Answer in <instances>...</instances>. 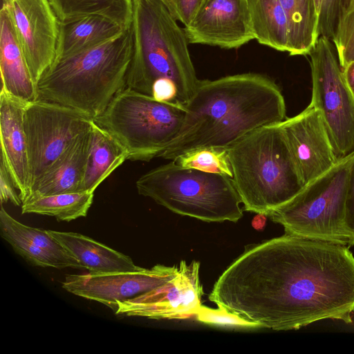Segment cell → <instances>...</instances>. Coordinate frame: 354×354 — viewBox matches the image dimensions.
<instances>
[{
	"label": "cell",
	"instance_id": "28",
	"mask_svg": "<svg viewBox=\"0 0 354 354\" xmlns=\"http://www.w3.org/2000/svg\"><path fill=\"white\" fill-rule=\"evenodd\" d=\"M332 40L341 68L354 62V6L341 16Z\"/></svg>",
	"mask_w": 354,
	"mask_h": 354
},
{
	"label": "cell",
	"instance_id": "10",
	"mask_svg": "<svg viewBox=\"0 0 354 354\" xmlns=\"http://www.w3.org/2000/svg\"><path fill=\"white\" fill-rule=\"evenodd\" d=\"M93 122V118L87 114L56 102L39 99L28 102L24 127L30 191L53 162L77 138L88 131Z\"/></svg>",
	"mask_w": 354,
	"mask_h": 354
},
{
	"label": "cell",
	"instance_id": "13",
	"mask_svg": "<svg viewBox=\"0 0 354 354\" xmlns=\"http://www.w3.org/2000/svg\"><path fill=\"white\" fill-rule=\"evenodd\" d=\"M178 266L158 264L151 268L109 273L71 274L62 283L66 291L100 302L113 311L116 304L155 289L173 279Z\"/></svg>",
	"mask_w": 354,
	"mask_h": 354
},
{
	"label": "cell",
	"instance_id": "3",
	"mask_svg": "<svg viewBox=\"0 0 354 354\" xmlns=\"http://www.w3.org/2000/svg\"><path fill=\"white\" fill-rule=\"evenodd\" d=\"M133 48L131 26L104 44L55 60L37 83L38 99L75 109L94 119L126 88Z\"/></svg>",
	"mask_w": 354,
	"mask_h": 354
},
{
	"label": "cell",
	"instance_id": "24",
	"mask_svg": "<svg viewBox=\"0 0 354 354\" xmlns=\"http://www.w3.org/2000/svg\"><path fill=\"white\" fill-rule=\"evenodd\" d=\"M59 21L91 15L110 19L124 29L131 28L132 0H49Z\"/></svg>",
	"mask_w": 354,
	"mask_h": 354
},
{
	"label": "cell",
	"instance_id": "34",
	"mask_svg": "<svg viewBox=\"0 0 354 354\" xmlns=\"http://www.w3.org/2000/svg\"><path fill=\"white\" fill-rule=\"evenodd\" d=\"M342 70L345 82L354 95V62L348 64Z\"/></svg>",
	"mask_w": 354,
	"mask_h": 354
},
{
	"label": "cell",
	"instance_id": "23",
	"mask_svg": "<svg viewBox=\"0 0 354 354\" xmlns=\"http://www.w3.org/2000/svg\"><path fill=\"white\" fill-rule=\"evenodd\" d=\"M286 14L290 55L309 53L318 39L319 16L314 0H279Z\"/></svg>",
	"mask_w": 354,
	"mask_h": 354
},
{
	"label": "cell",
	"instance_id": "6",
	"mask_svg": "<svg viewBox=\"0 0 354 354\" xmlns=\"http://www.w3.org/2000/svg\"><path fill=\"white\" fill-rule=\"evenodd\" d=\"M136 186L170 211L206 222H236L242 203L229 176L183 167L174 160L141 176Z\"/></svg>",
	"mask_w": 354,
	"mask_h": 354
},
{
	"label": "cell",
	"instance_id": "12",
	"mask_svg": "<svg viewBox=\"0 0 354 354\" xmlns=\"http://www.w3.org/2000/svg\"><path fill=\"white\" fill-rule=\"evenodd\" d=\"M2 6L37 85L55 58L59 19L49 0H2Z\"/></svg>",
	"mask_w": 354,
	"mask_h": 354
},
{
	"label": "cell",
	"instance_id": "7",
	"mask_svg": "<svg viewBox=\"0 0 354 354\" xmlns=\"http://www.w3.org/2000/svg\"><path fill=\"white\" fill-rule=\"evenodd\" d=\"M354 152L339 159L328 171L306 184L290 200L268 216L286 234L346 245V203Z\"/></svg>",
	"mask_w": 354,
	"mask_h": 354
},
{
	"label": "cell",
	"instance_id": "29",
	"mask_svg": "<svg viewBox=\"0 0 354 354\" xmlns=\"http://www.w3.org/2000/svg\"><path fill=\"white\" fill-rule=\"evenodd\" d=\"M195 318L200 322L219 326L240 328H261L258 324L221 307L215 309L201 305Z\"/></svg>",
	"mask_w": 354,
	"mask_h": 354
},
{
	"label": "cell",
	"instance_id": "21",
	"mask_svg": "<svg viewBox=\"0 0 354 354\" xmlns=\"http://www.w3.org/2000/svg\"><path fill=\"white\" fill-rule=\"evenodd\" d=\"M128 158L129 153L124 147L94 122L83 191L94 192Z\"/></svg>",
	"mask_w": 354,
	"mask_h": 354
},
{
	"label": "cell",
	"instance_id": "32",
	"mask_svg": "<svg viewBox=\"0 0 354 354\" xmlns=\"http://www.w3.org/2000/svg\"><path fill=\"white\" fill-rule=\"evenodd\" d=\"M17 188L3 162L0 160V200L1 205L8 201L16 206L22 204Z\"/></svg>",
	"mask_w": 354,
	"mask_h": 354
},
{
	"label": "cell",
	"instance_id": "31",
	"mask_svg": "<svg viewBox=\"0 0 354 354\" xmlns=\"http://www.w3.org/2000/svg\"><path fill=\"white\" fill-rule=\"evenodd\" d=\"M161 1L171 16L185 27L192 21L207 0Z\"/></svg>",
	"mask_w": 354,
	"mask_h": 354
},
{
	"label": "cell",
	"instance_id": "1",
	"mask_svg": "<svg viewBox=\"0 0 354 354\" xmlns=\"http://www.w3.org/2000/svg\"><path fill=\"white\" fill-rule=\"evenodd\" d=\"M209 299L274 330L328 319L349 324L354 257L344 245L286 233L245 249L216 280Z\"/></svg>",
	"mask_w": 354,
	"mask_h": 354
},
{
	"label": "cell",
	"instance_id": "4",
	"mask_svg": "<svg viewBox=\"0 0 354 354\" xmlns=\"http://www.w3.org/2000/svg\"><path fill=\"white\" fill-rule=\"evenodd\" d=\"M132 1L133 48L126 87L151 97L156 81H172L178 88V102L185 107L200 80L184 29L161 0Z\"/></svg>",
	"mask_w": 354,
	"mask_h": 354
},
{
	"label": "cell",
	"instance_id": "14",
	"mask_svg": "<svg viewBox=\"0 0 354 354\" xmlns=\"http://www.w3.org/2000/svg\"><path fill=\"white\" fill-rule=\"evenodd\" d=\"M304 185L339 160L320 111L311 104L297 115L279 123Z\"/></svg>",
	"mask_w": 354,
	"mask_h": 354
},
{
	"label": "cell",
	"instance_id": "36",
	"mask_svg": "<svg viewBox=\"0 0 354 354\" xmlns=\"http://www.w3.org/2000/svg\"><path fill=\"white\" fill-rule=\"evenodd\" d=\"M318 16L319 15L322 0H314ZM319 20V19H318Z\"/></svg>",
	"mask_w": 354,
	"mask_h": 354
},
{
	"label": "cell",
	"instance_id": "19",
	"mask_svg": "<svg viewBox=\"0 0 354 354\" xmlns=\"http://www.w3.org/2000/svg\"><path fill=\"white\" fill-rule=\"evenodd\" d=\"M125 30L110 19L99 15L59 21L55 60L97 46L113 39Z\"/></svg>",
	"mask_w": 354,
	"mask_h": 354
},
{
	"label": "cell",
	"instance_id": "9",
	"mask_svg": "<svg viewBox=\"0 0 354 354\" xmlns=\"http://www.w3.org/2000/svg\"><path fill=\"white\" fill-rule=\"evenodd\" d=\"M310 103L321 113L338 159L354 152V95L348 87L331 40L319 36L309 53Z\"/></svg>",
	"mask_w": 354,
	"mask_h": 354
},
{
	"label": "cell",
	"instance_id": "33",
	"mask_svg": "<svg viewBox=\"0 0 354 354\" xmlns=\"http://www.w3.org/2000/svg\"><path fill=\"white\" fill-rule=\"evenodd\" d=\"M346 224L349 234V245H354V162L351 167L346 203Z\"/></svg>",
	"mask_w": 354,
	"mask_h": 354
},
{
	"label": "cell",
	"instance_id": "26",
	"mask_svg": "<svg viewBox=\"0 0 354 354\" xmlns=\"http://www.w3.org/2000/svg\"><path fill=\"white\" fill-rule=\"evenodd\" d=\"M0 231L17 236L34 246L48 250L63 258L79 262L47 230L20 223L8 214L2 205L0 210Z\"/></svg>",
	"mask_w": 354,
	"mask_h": 354
},
{
	"label": "cell",
	"instance_id": "5",
	"mask_svg": "<svg viewBox=\"0 0 354 354\" xmlns=\"http://www.w3.org/2000/svg\"><path fill=\"white\" fill-rule=\"evenodd\" d=\"M227 150L245 211L268 216L305 185L279 123L254 130Z\"/></svg>",
	"mask_w": 354,
	"mask_h": 354
},
{
	"label": "cell",
	"instance_id": "37",
	"mask_svg": "<svg viewBox=\"0 0 354 354\" xmlns=\"http://www.w3.org/2000/svg\"><path fill=\"white\" fill-rule=\"evenodd\" d=\"M354 6V0H349L348 8Z\"/></svg>",
	"mask_w": 354,
	"mask_h": 354
},
{
	"label": "cell",
	"instance_id": "22",
	"mask_svg": "<svg viewBox=\"0 0 354 354\" xmlns=\"http://www.w3.org/2000/svg\"><path fill=\"white\" fill-rule=\"evenodd\" d=\"M248 4L254 39L263 46L288 53V22L279 0H248Z\"/></svg>",
	"mask_w": 354,
	"mask_h": 354
},
{
	"label": "cell",
	"instance_id": "20",
	"mask_svg": "<svg viewBox=\"0 0 354 354\" xmlns=\"http://www.w3.org/2000/svg\"><path fill=\"white\" fill-rule=\"evenodd\" d=\"M80 263L92 273H109L140 269L131 258L85 235L47 230Z\"/></svg>",
	"mask_w": 354,
	"mask_h": 354
},
{
	"label": "cell",
	"instance_id": "15",
	"mask_svg": "<svg viewBox=\"0 0 354 354\" xmlns=\"http://www.w3.org/2000/svg\"><path fill=\"white\" fill-rule=\"evenodd\" d=\"M184 30L189 43L226 49L254 39L248 0H207Z\"/></svg>",
	"mask_w": 354,
	"mask_h": 354
},
{
	"label": "cell",
	"instance_id": "25",
	"mask_svg": "<svg viewBox=\"0 0 354 354\" xmlns=\"http://www.w3.org/2000/svg\"><path fill=\"white\" fill-rule=\"evenodd\" d=\"M93 197V192L30 195L21 204V214H37L55 217L59 221H71L86 216Z\"/></svg>",
	"mask_w": 354,
	"mask_h": 354
},
{
	"label": "cell",
	"instance_id": "11",
	"mask_svg": "<svg viewBox=\"0 0 354 354\" xmlns=\"http://www.w3.org/2000/svg\"><path fill=\"white\" fill-rule=\"evenodd\" d=\"M200 263L181 261L176 275L165 284L124 301H118V315L149 319H183L195 317L201 304L203 286Z\"/></svg>",
	"mask_w": 354,
	"mask_h": 354
},
{
	"label": "cell",
	"instance_id": "16",
	"mask_svg": "<svg viewBox=\"0 0 354 354\" xmlns=\"http://www.w3.org/2000/svg\"><path fill=\"white\" fill-rule=\"evenodd\" d=\"M26 102L0 93L1 160L9 171L22 203L30 193L28 146L24 127Z\"/></svg>",
	"mask_w": 354,
	"mask_h": 354
},
{
	"label": "cell",
	"instance_id": "35",
	"mask_svg": "<svg viewBox=\"0 0 354 354\" xmlns=\"http://www.w3.org/2000/svg\"><path fill=\"white\" fill-rule=\"evenodd\" d=\"M266 216L262 214H257V216L252 221L253 227L257 230L262 229L265 225Z\"/></svg>",
	"mask_w": 354,
	"mask_h": 354
},
{
	"label": "cell",
	"instance_id": "17",
	"mask_svg": "<svg viewBox=\"0 0 354 354\" xmlns=\"http://www.w3.org/2000/svg\"><path fill=\"white\" fill-rule=\"evenodd\" d=\"M91 129L77 138L53 162L34 183L29 196L84 192L91 141Z\"/></svg>",
	"mask_w": 354,
	"mask_h": 354
},
{
	"label": "cell",
	"instance_id": "27",
	"mask_svg": "<svg viewBox=\"0 0 354 354\" xmlns=\"http://www.w3.org/2000/svg\"><path fill=\"white\" fill-rule=\"evenodd\" d=\"M174 161L183 167L233 177L227 149H196L180 155Z\"/></svg>",
	"mask_w": 354,
	"mask_h": 354
},
{
	"label": "cell",
	"instance_id": "2",
	"mask_svg": "<svg viewBox=\"0 0 354 354\" xmlns=\"http://www.w3.org/2000/svg\"><path fill=\"white\" fill-rule=\"evenodd\" d=\"M185 110L178 135L160 158L174 160L196 149H227L254 130L286 118L279 86L252 73L200 80Z\"/></svg>",
	"mask_w": 354,
	"mask_h": 354
},
{
	"label": "cell",
	"instance_id": "8",
	"mask_svg": "<svg viewBox=\"0 0 354 354\" xmlns=\"http://www.w3.org/2000/svg\"><path fill=\"white\" fill-rule=\"evenodd\" d=\"M185 113L183 105L126 87L93 120L124 147L128 160L147 162L160 157L177 137Z\"/></svg>",
	"mask_w": 354,
	"mask_h": 354
},
{
	"label": "cell",
	"instance_id": "30",
	"mask_svg": "<svg viewBox=\"0 0 354 354\" xmlns=\"http://www.w3.org/2000/svg\"><path fill=\"white\" fill-rule=\"evenodd\" d=\"M348 6L349 0H322L318 20V37L333 39L339 19Z\"/></svg>",
	"mask_w": 354,
	"mask_h": 354
},
{
	"label": "cell",
	"instance_id": "18",
	"mask_svg": "<svg viewBox=\"0 0 354 354\" xmlns=\"http://www.w3.org/2000/svg\"><path fill=\"white\" fill-rule=\"evenodd\" d=\"M1 91L26 102L38 99L35 82L6 8L0 11Z\"/></svg>",
	"mask_w": 354,
	"mask_h": 354
}]
</instances>
